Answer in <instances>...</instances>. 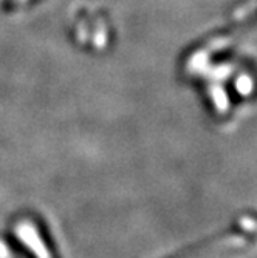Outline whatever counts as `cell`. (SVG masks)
Listing matches in <instances>:
<instances>
[{
	"label": "cell",
	"instance_id": "obj_2",
	"mask_svg": "<svg viewBox=\"0 0 257 258\" xmlns=\"http://www.w3.org/2000/svg\"><path fill=\"white\" fill-rule=\"evenodd\" d=\"M211 96H213V101L217 107L219 111H226L228 110V96H226V93L219 88V87H213L211 90Z\"/></svg>",
	"mask_w": 257,
	"mask_h": 258
},
{
	"label": "cell",
	"instance_id": "obj_1",
	"mask_svg": "<svg viewBox=\"0 0 257 258\" xmlns=\"http://www.w3.org/2000/svg\"><path fill=\"white\" fill-rule=\"evenodd\" d=\"M14 232H16V237L19 238V241L36 258H53L48 247H46V244L43 243L37 227L33 223L20 221V223H17Z\"/></svg>",
	"mask_w": 257,
	"mask_h": 258
},
{
	"label": "cell",
	"instance_id": "obj_3",
	"mask_svg": "<svg viewBox=\"0 0 257 258\" xmlns=\"http://www.w3.org/2000/svg\"><path fill=\"white\" fill-rule=\"evenodd\" d=\"M251 88H252V85H251V81L248 78H245V76L239 78V81H237V90L242 93V95H249Z\"/></svg>",
	"mask_w": 257,
	"mask_h": 258
},
{
	"label": "cell",
	"instance_id": "obj_5",
	"mask_svg": "<svg viewBox=\"0 0 257 258\" xmlns=\"http://www.w3.org/2000/svg\"><path fill=\"white\" fill-rule=\"evenodd\" d=\"M27 4H30V0H11V5L14 7H23Z\"/></svg>",
	"mask_w": 257,
	"mask_h": 258
},
{
	"label": "cell",
	"instance_id": "obj_4",
	"mask_svg": "<svg viewBox=\"0 0 257 258\" xmlns=\"http://www.w3.org/2000/svg\"><path fill=\"white\" fill-rule=\"evenodd\" d=\"M0 258H11V250L4 241H0Z\"/></svg>",
	"mask_w": 257,
	"mask_h": 258
}]
</instances>
